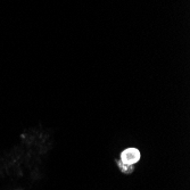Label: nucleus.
Instances as JSON below:
<instances>
[{
    "label": "nucleus",
    "instance_id": "1",
    "mask_svg": "<svg viewBox=\"0 0 190 190\" xmlns=\"http://www.w3.org/2000/svg\"><path fill=\"white\" fill-rule=\"evenodd\" d=\"M121 160L123 164L132 165L140 160V151L136 148H127L121 154Z\"/></svg>",
    "mask_w": 190,
    "mask_h": 190
}]
</instances>
